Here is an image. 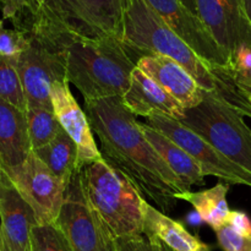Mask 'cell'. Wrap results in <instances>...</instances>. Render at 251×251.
Returning a JSON list of instances; mask_svg holds the SVG:
<instances>
[{
  "instance_id": "obj_1",
  "label": "cell",
  "mask_w": 251,
  "mask_h": 251,
  "mask_svg": "<svg viewBox=\"0 0 251 251\" xmlns=\"http://www.w3.org/2000/svg\"><path fill=\"white\" fill-rule=\"evenodd\" d=\"M85 113L100 140L103 158L163 212L173 210L176 195L189 190L150 144L123 98L85 100Z\"/></svg>"
},
{
  "instance_id": "obj_2",
  "label": "cell",
  "mask_w": 251,
  "mask_h": 251,
  "mask_svg": "<svg viewBox=\"0 0 251 251\" xmlns=\"http://www.w3.org/2000/svg\"><path fill=\"white\" fill-rule=\"evenodd\" d=\"M123 41L145 53L161 54L176 61L203 91L216 95L243 117L251 118V102L234 82L230 69L216 68L201 59L146 0H125Z\"/></svg>"
},
{
  "instance_id": "obj_3",
  "label": "cell",
  "mask_w": 251,
  "mask_h": 251,
  "mask_svg": "<svg viewBox=\"0 0 251 251\" xmlns=\"http://www.w3.org/2000/svg\"><path fill=\"white\" fill-rule=\"evenodd\" d=\"M66 78L85 100L123 97L145 51L119 38L92 41L66 32Z\"/></svg>"
},
{
  "instance_id": "obj_4",
  "label": "cell",
  "mask_w": 251,
  "mask_h": 251,
  "mask_svg": "<svg viewBox=\"0 0 251 251\" xmlns=\"http://www.w3.org/2000/svg\"><path fill=\"white\" fill-rule=\"evenodd\" d=\"M15 29L27 34L29 44L16 58L27 108L54 110L51 87L66 78V32L54 26L42 11L25 20Z\"/></svg>"
},
{
  "instance_id": "obj_5",
  "label": "cell",
  "mask_w": 251,
  "mask_h": 251,
  "mask_svg": "<svg viewBox=\"0 0 251 251\" xmlns=\"http://www.w3.org/2000/svg\"><path fill=\"white\" fill-rule=\"evenodd\" d=\"M88 201L113 237L144 234V208L147 201L139 189L105 159L81 168Z\"/></svg>"
},
{
  "instance_id": "obj_6",
  "label": "cell",
  "mask_w": 251,
  "mask_h": 251,
  "mask_svg": "<svg viewBox=\"0 0 251 251\" xmlns=\"http://www.w3.org/2000/svg\"><path fill=\"white\" fill-rule=\"evenodd\" d=\"M180 123L251 174V129L238 110L205 91L202 102L185 109Z\"/></svg>"
},
{
  "instance_id": "obj_7",
  "label": "cell",
  "mask_w": 251,
  "mask_h": 251,
  "mask_svg": "<svg viewBox=\"0 0 251 251\" xmlns=\"http://www.w3.org/2000/svg\"><path fill=\"white\" fill-rule=\"evenodd\" d=\"M58 28L83 39H123L125 0H38Z\"/></svg>"
},
{
  "instance_id": "obj_8",
  "label": "cell",
  "mask_w": 251,
  "mask_h": 251,
  "mask_svg": "<svg viewBox=\"0 0 251 251\" xmlns=\"http://www.w3.org/2000/svg\"><path fill=\"white\" fill-rule=\"evenodd\" d=\"M54 225L64 233L73 251H118L115 238L88 201L81 168L68 184L63 207Z\"/></svg>"
},
{
  "instance_id": "obj_9",
  "label": "cell",
  "mask_w": 251,
  "mask_h": 251,
  "mask_svg": "<svg viewBox=\"0 0 251 251\" xmlns=\"http://www.w3.org/2000/svg\"><path fill=\"white\" fill-rule=\"evenodd\" d=\"M6 174L34 211L39 225H54L63 207L68 184L54 176L33 152L19 168Z\"/></svg>"
},
{
  "instance_id": "obj_10",
  "label": "cell",
  "mask_w": 251,
  "mask_h": 251,
  "mask_svg": "<svg viewBox=\"0 0 251 251\" xmlns=\"http://www.w3.org/2000/svg\"><path fill=\"white\" fill-rule=\"evenodd\" d=\"M146 124L161 131L188 152L200 164L205 176H212L222 179L225 183L251 188V174L230 162L227 157L180 122L166 117H153L149 118Z\"/></svg>"
},
{
  "instance_id": "obj_11",
  "label": "cell",
  "mask_w": 251,
  "mask_h": 251,
  "mask_svg": "<svg viewBox=\"0 0 251 251\" xmlns=\"http://www.w3.org/2000/svg\"><path fill=\"white\" fill-rule=\"evenodd\" d=\"M159 17L201 59L216 68H232V58L218 46L200 17L180 0H146Z\"/></svg>"
},
{
  "instance_id": "obj_12",
  "label": "cell",
  "mask_w": 251,
  "mask_h": 251,
  "mask_svg": "<svg viewBox=\"0 0 251 251\" xmlns=\"http://www.w3.org/2000/svg\"><path fill=\"white\" fill-rule=\"evenodd\" d=\"M196 12L216 39L232 58L242 47L251 48V26L239 0H195Z\"/></svg>"
},
{
  "instance_id": "obj_13",
  "label": "cell",
  "mask_w": 251,
  "mask_h": 251,
  "mask_svg": "<svg viewBox=\"0 0 251 251\" xmlns=\"http://www.w3.org/2000/svg\"><path fill=\"white\" fill-rule=\"evenodd\" d=\"M50 96L56 119L77 146L78 167L83 168L93 162L104 159L96 144L95 134L85 110L81 109L71 93L69 81L54 83Z\"/></svg>"
},
{
  "instance_id": "obj_14",
  "label": "cell",
  "mask_w": 251,
  "mask_h": 251,
  "mask_svg": "<svg viewBox=\"0 0 251 251\" xmlns=\"http://www.w3.org/2000/svg\"><path fill=\"white\" fill-rule=\"evenodd\" d=\"M36 213L5 176L0 180V239L10 251H32L31 233L38 226Z\"/></svg>"
},
{
  "instance_id": "obj_15",
  "label": "cell",
  "mask_w": 251,
  "mask_h": 251,
  "mask_svg": "<svg viewBox=\"0 0 251 251\" xmlns=\"http://www.w3.org/2000/svg\"><path fill=\"white\" fill-rule=\"evenodd\" d=\"M122 98L125 107L135 117L147 119L166 117L181 122L185 115L180 103L137 66L131 74L129 88Z\"/></svg>"
},
{
  "instance_id": "obj_16",
  "label": "cell",
  "mask_w": 251,
  "mask_h": 251,
  "mask_svg": "<svg viewBox=\"0 0 251 251\" xmlns=\"http://www.w3.org/2000/svg\"><path fill=\"white\" fill-rule=\"evenodd\" d=\"M137 68L171 93L184 109L195 108L202 102L205 91L185 69L171 58L157 53H146L139 59Z\"/></svg>"
},
{
  "instance_id": "obj_17",
  "label": "cell",
  "mask_w": 251,
  "mask_h": 251,
  "mask_svg": "<svg viewBox=\"0 0 251 251\" xmlns=\"http://www.w3.org/2000/svg\"><path fill=\"white\" fill-rule=\"evenodd\" d=\"M31 153L26 113L0 97V162L5 172L19 168Z\"/></svg>"
},
{
  "instance_id": "obj_18",
  "label": "cell",
  "mask_w": 251,
  "mask_h": 251,
  "mask_svg": "<svg viewBox=\"0 0 251 251\" xmlns=\"http://www.w3.org/2000/svg\"><path fill=\"white\" fill-rule=\"evenodd\" d=\"M140 129L186 190L190 191L191 186H200L206 183L200 164L188 152L146 123H140Z\"/></svg>"
},
{
  "instance_id": "obj_19",
  "label": "cell",
  "mask_w": 251,
  "mask_h": 251,
  "mask_svg": "<svg viewBox=\"0 0 251 251\" xmlns=\"http://www.w3.org/2000/svg\"><path fill=\"white\" fill-rule=\"evenodd\" d=\"M144 235L159 240L172 251H211L180 222L164 215L149 202L144 208Z\"/></svg>"
},
{
  "instance_id": "obj_20",
  "label": "cell",
  "mask_w": 251,
  "mask_h": 251,
  "mask_svg": "<svg viewBox=\"0 0 251 251\" xmlns=\"http://www.w3.org/2000/svg\"><path fill=\"white\" fill-rule=\"evenodd\" d=\"M229 184L220 181L213 188L202 191H185L176 195V200H183L193 205L201 220L210 226L213 230H217L222 226L227 225L230 210L228 206L227 194Z\"/></svg>"
},
{
  "instance_id": "obj_21",
  "label": "cell",
  "mask_w": 251,
  "mask_h": 251,
  "mask_svg": "<svg viewBox=\"0 0 251 251\" xmlns=\"http://www.w3.org/2000/svg\"><path fill=\"white\" fill-rule=\"evenodd\" d=\"M32 152L50 169L54 176L66 184L70 183L75 172L80 168L77 146L63 127L53 141Z\"/></svg>"
},
{
  "instance_id": "obj_22",
  "label": "cell",
  "mask_w": 251,
  "mask_h": 251,
  "mask_svg": "<svg viewBox=\"0 0 251 251\" xmlns=\"http://www.w3.org/2000/svg\"><path fill=\"white\" fill-rule=\"evenodd\" d=\"M26 117L32 151L41 149L53 141L61 129L54 110L37 107L27 108Z\"/></svg>"
},
{
  "instance_id": "obj_23",
  "label": "cell",
  "mask_w": 251,
  "mask_h": 251,
  "mask_svg": "<svg viewBox=\"0 0 251 251\" xmlns=\"http://www.w3.org/2000/svg\"><path fill=\"white\" fill-rule=\"evenodd\" d=\"M0 97L27 112V100L16 68V59L0 55Z\"/></svg>"
},
{
  "instance_id": "obj_24",
  "label": "cell",
  "mask_w": 251,
  "mask_h": 251,
  "mask_svg": "<svg viewBox=\"0 0 251 251\" xmlns=\"http://www.w3.org/2000/svg\"><path fill=\"white\" fill-rule=\"evenodd\" d=\"M32 251H73L70 243L55 225H38L31 233Z\"/></svg>"
},
{
  "instance_id": "obj_25",
  "label": "cell",
  "mask_w": 251,
  "mask_h": 251,
  "mask_svg": "<svg viewBox=\"0 0 251 251\" xmlns=\"http://www.w3.org/2000/svg\"><path fill=\"white\" fill-rule=\"evenodd\" d=\"M2 20H9L14 27L19 26L27 17L42 11L38 0H0Z\"/></svg>"
},
{
  "instance_id": "obj_26",
  "label": "cell",
  "mask_w": 251,
  "mask_h": 251,
  "mask_svg": "<svg viewBox=\"0 0 251 251\" xmlns=\"http://www.w3.org/2000/svg\"><path fill=\"white\" fill-rule=\"evenodd\" d=\"M29 44L26 33L17 29H9L4 26V20H0V55L16 59L24 53Z\"/></svg>"
},
{
  "instance_id": "obj_27",
  "label": "cell",
  "mask_w": 251,
  "mask_h": 251,
  "mask_svg": "<svg viewBox=\"0 0 251 251\" xmlns=\"http://www.w3.org/2000/svg\"><path fill=\"white\" fill-rule=\"evenodd\" d=\"M115 243L118 251H172L159 240L151 239L144 234L117 238Z\"/></svg>"
},
{
  "instance_id": "obj_28",
  "label": "cell",
  "mask_w": 251,
  "mask_h": 251,
  "mask_svg": "<svg viewBox=\"0 0 251 251\" xmlns=\"http://www.w3.org/2000/svg\"><path fill=\"white\" fill-rule=\"evenodd\" d=\"M218 243L225 251H251V239L235 232L229 225H225L217 230Z\"/></svg>"
},
{
  "instance_id": "obj_29",
  "label": "cell",
  "mask_w": 251,
  "mask_h": 251,
  "mask_svg": "<svg viewBox=\"0 0 251 251\" xmlns=\"http://www.w3.org/2000/svg\"><path fill=\"white\" fill-rule=\"evenodd\" d=\"M237 233L251 239V220L243 211H230L228 223Z\"/></svg>"
},
{
  "instance_id": "obj_30",
  "label": "cell",
  "mask_w": 251,
  "mask_h": 251,
  "mask_svg": "<svg viewBox=\"0 0 251 251\" xmlns=\"http://www.w3.org/2000/svg\"><path fill=\"white\" fill-rule=\"evenodd\" d=\"M239 1L243 12H244L245 17L251 26V0H239Z\"/></svg>"
},
{
  "instance_id": "obj_31",
  "label": "cell",
  "mask_w": 251,
  "mask_h": 251,
  "mask_svg": "<svg viewBox=\"0 0 251 251\" xmlns=\"http://www.w3.org/2000/svg\"><path fill=\"white\" fill-rule=\"evenodd\" d=\"M181 2H183L184 5H185L186 7H188L189 10H191V11L194 12V14L198 15V12H196V2L195 0H180Z\"/></svg>"
},
{
  "instance_id": "obj_32",
  "label": "cell",
  "mask_w": 251,
  "mask_h": 251,
  "mask_svg": "<svg viewBox=\"0 0 251 251\" xmlns=\"http://www.w3.org/2000/svg\"><path fill=\"white\" fill-rule=\"evenodd\" d=\"M5 176H7V174H6V172H5L4 167H2L1 162H0V180H1V179H4Z\"/></svg>"
},
{
  "instance_id": "obj_33",
  "label": "cell",
  "mask_w": 251,
  "mask_h": 251,
  "mask_svg": "<svg viewBox=\"0 0 251 251\" xmlns=\"http://www.w3.org/2000/svg\"><path fill=\"white\" fill-rule=\"evenodd\" d=\"M0 251H10V250L6 249V247H5L4 243L1 242V239H0Z\"/></svg>"
},
{
  "instance_id": "obj_34",
  "label": "cell",
  "mask_w": 251,
  "mask_h": 251,
  "mask_svg": "<svg viewBox=\"0 0 251 251\" xmlns=\"http://www.w3.org/2000/svg\"><path fill=\"white\" fill-rule=\"evenodd\" d=\"M249 100L251 102V93H250V96H249Z\"/></svg>"
}]
</instances>
